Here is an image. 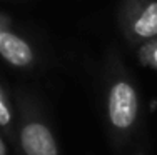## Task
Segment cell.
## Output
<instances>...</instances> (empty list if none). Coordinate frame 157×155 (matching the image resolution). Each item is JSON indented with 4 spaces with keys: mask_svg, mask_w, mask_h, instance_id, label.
<instances>
[{
    "mask_svg": "<svg viewBox=\"0 0 157 155\" xmlns=\"http://www.w3.org/2000/svg\"><path fill=\"white\" fill-rule=\"evenodd\" d=\"M105 109L109 125L115 134L125 135L136 127L139 119V94L129 77L117 73L109 82Z\"/></svg>",
    "mask_w": 157,
    "mask_h": 155,
    "instance_id": "obj_1",
    "label": "cell"
},
{
    "mask_svg": "<svg viewBox=\"0 0 157 155\" xmlns=\"http://www.w3.org/2000/svg\"><path fill=\"white\" fill-rule=\"evenodd\" d=\"M17 149L18 155H60L54 132L29 100H20Z\"/></svg>",
    "mask_w": 157,
    "mask_h": 155,
    "instance_id": "obj_2",
    "label": "cell"
},
{
    "mask_svg": "<svg viewBox=\"0 0 157 155\" xmlns=\"http://www.w3.org/2000/svg\"><path fill=\"white\" fill-rule=\"evenodd\" d=\"M121 28L132 45H144L157 39V0H124Z\"/></svg>",
    "mask_w": 157,
    "mask_h": 155,
    "instance_id": "obj_3",
    "label": "cell"
},
{
    "mask_svg": "<svg viewBox=\"0 0 157 155\" xmlns=\"http://www.w3.org/2000/svg\"><path fill=\"white\" fill-rule=\"evenodd\" d=\"M0 57L15 68H30L35 64V52L27 39L17 34L12 22L0 32Z\"/></svg>",
    "mask_w": 157,
    "mask_h": 155,
    "instance_id": "obj_4",
    "label": "cell"
},
{
    "mask_svg": "<svg viewBox=\"0 0 157 155\" xmlns=\"http://www.w3.org/2000/svg\"><path fill=\"white\" fill-rule=\"evenodd\" d=\"M0 130L17 147V128H15V119H13V110L2 85H0Z\"/></svg>",
    "mask_w": 157,
    "mask_h": 155,
    "instance_id": "obj_5",
    "label": "cell"
},
{
    "mask_svg": "<svg viewBox=\"0 0 157 155\" xmlns=\"http://www.w3.org/2000/svg\"><path fill=\"white\" fill-rule=\"evenodd\" d=\"M139 62L145 67L157 70V39L139 47Z\"/></svg>",
    "mask_w": 157,
    "mask_h": 155,
    "instance_id": "obj_6",
    "label": "cell"
},
{
    "mask_svg": "<svg viewBox=\"0 0 157 155\" xmlns=\"http://www.w3.org/2000/svg\"><path fill=\"white\" fill-rule=\"evenodd\" d=\"M0 155H9V147H7L5 140H3L2 134H0Z\"/></svg>",
    "mask_w": 157,
    "mask_h": 155,
    "instance_id": "obj_7",
    "label": "cell"
},
{
    "mask_svg": "<svg viewBox=\"0 0 157 155\" xmlns=\"http://www.w3.org/2000/svg\"><path fill=\"white\" fill-rule=\"evenodd\" d=\"M10 22H12V20H10V18L7 17V15H3V13H0V32H2V28L5 27V25H9Z\"/></svg>",
    "mask_w": 157,
    "mask_h": 155,
    "instance_id": "obj_8",
    "label": "cell"
}]
</instances>
